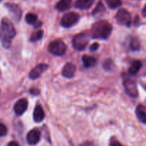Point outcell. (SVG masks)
<instances>
[{
    "label": "cell",
    "instance_id": "1",
    "mask_svg": "<svg viewBox=\"0 0 146 146\" xmlns=\"http://www.w3.org/2000/svg\"><path fill=\"white\" fill-rule=\"evenodd\" d=\"M16 35V30L12 22L7 18L1 20L0 25V39L5 48L11 47V42Z\"/></svg>",
    "mask_w": 146,
    "mask_h": 146
},
{
    "label": "cell",
    "instance_id": "2",
    "mask_svg": "<svg viewBox=\"0 0 146 146\" xmlns=\"http://www.w3.org/2000/svg\"><path fill=\"white\" fill-rule=\"evenodd\" d=\"M112 31V26L105 20L96 22L92 26L91 33L94 38L98 40H106L110 37Z\"/></svg>",
    "mask_w": 146,
    "mask_h": 146
},
{
    "label": "cell",
    "instance_id": "3",
    "mask_svg": "<svg viewBox=\"0 0 146 146\" xmlns=\"http://www.w3.org/2000/svg\"><path fill=\"white\" fill-rule=\"evenodd\" d=\"M66 45L62 40H57L50 43L48 50L49 52L54 55L61 56L66 52Z\"/></svg>",
    "mask_w": 146,
    "mask_h": 146
},
{
    "label": "cell",
    "instance_id": "4",
    "mask_svg": "<svg viewBox=\"0 0 146 146\" xmlns=\"http://www.w3.org/2000/svg\"><path fill=\"white\" fill-rule=\"evenodd\" d=\"M89 39L88 36L86 35L85 34H79L74 36L72 40L73 47L74 49L78 50V51H82L88 45Z\"/></svg>",
    "mask_w": 146,
    "mask_h": 146
},
{
    "label": "cell",
    "instance_id": "5",
    "mask_svg": "<svg viewBox=\"0 0 146 146\" xmlns=\"http://www.w3.org/2000/svg\"><path fill=\"white\" fill-rule=\"evenodd\" d=\"M79 20V15L75 12H69L64 14L61 20V25L62 27L68 28L75 25Z\"/></svg>",
    "mask_w": 146,
    "mask_h": 146
},
{
    "label": "cell",
    "instance_id": "6",
    "mask_svg": "<svg viewBox=\"0 0 146 146\" xmlns=\"http://www.w3.org/2000/svg\"><path fill=\"white\" fill-rule=\"evenodd\" d=\"M115 19H116L118 23H119L121 25L126 26V27H130L131 22H132L131 14L124 9L118 10L115 15Z\"/></svg>",
    "mask_w": 146,
    "mask_h": 146
},
{
    "label": "cell",
    "instance_id": "7",
    "mask_svg": "<svg viewBox=\"0 0 146 146\" xmlns=\"http://www.w3.org/2000/svg\"><path fill=\"white\" fill-rule=\"evenodd\" d=\"M123 85L127 94L132 97H136L138 94L136 83L131 79H125L123 81Z\"/></svg>",
    "mask_w": 146,
    "mask_h": 146
},
{
    "label": "cell",
    "instance_id": "8",
    "mask_svg": "<svg viewBox=\"0 0 146 146\" xmlns=\"http://www.w3.org/2000/svg\"><path fill=\"white\" fill-rule=\"evenodd\" d=\"M41 138V132L38 129H33L30 130L27 136V140L29 144L36 145L39 142Z\"/></svg>",
    "mask_w": 146,
    "mask_h": 146
},
{
    "label": "cell",
    "instance_id": "9",
    "mask_svg": "<svg viewBox=\"0 0 146 146\" xmlns=\"http://www.w3.org/2000/svg\"><path fill=\"white\" fill-rule=\"evenodd\" d=\"M6 7L12 15L14 19L17 21H19L22 15V11L19 7L15 4H6Z\"/></svg>",
    "mask_w": 146,
    "mask_h": 146
},
{
    "label": "cell",
    "instance_id": "10",
    "mask_svg": "<svg viewBox=\"0 0 146 146\" xmlns=\"http://www.w3.org/2000/svg\"><path fill=\"white\" fill-rule=\"evenodd\" d=\"M48 66L46 64H40L36 66L29 72V77L31 80H36L41 75L45 70L48 69Z\"/></svg>",
    "mask_w": 146,
    "mask_h": 146
},
{
    "label": "cell",
    "instance_id": "11",
    "mask_svg": "<svg viewBox=\"0 0 146 146\" xmlns=\"http://www.w3.org/2000/svg\"><path fill=\"white\" fill-rule=\"evenodd\" d=\"M27 107H28V101L26 99H21L14 104V112L17 115H21L27 110Z\"/></svg>",
    "mask_w": 146,
    "mask_h": 146
},
{
    "label": "cell",
    "instance_id": "12",
    "mask_svg": "<svg viewBox=\"0 0 146 146\" xmlns=\"http://www.w3.org/2000/svg\"><path fill=\"white\" fill-rule=\"evenodd\" d=\"M76 72V66L73 63L68 62L64 65L62 70V74L66 78H71Z\"/></svg>",
    "mask_w": 146,
    "mask_h": 146
},
{
    "label": "cell",
    "instance_id": "13",
    "mask_svg": "<svg viewBox=\"0 0 146 146\" xmlns=\"http://www.w3.org/2000/svg\"><path fill=\"white\" fill-rule=\"evenodd\" d=\"M33 117H34V121L36 123H39L44 120V117H45V113L41 105L36 106L34 110V113H33Z\"/></svg>",
    "mask_w": 146,
    "mask_h": 146
},
{
    "label": "cell",
    "instance_id": "14",
    "mask_svg": "<svg viewBox=\"0 0 146 146\" xmlns=\"http://www.w3.org/2000/svg\"><path fill=\"white\" fill-rule=\"evenodd\" d=\"M95 0H76L75 2V7L80 9H88L94 4Z\"/></svg>",
    "mask_w": 146,
    "mask_h": 146
},
{
    "label": "cell",
    "instance_id": "15",
    "mask_svg": "<svg viewBox=\"0 0 146 146\" xmlns=\"http://www.w3.org/2000/svg\"><path fill=\"white\" fill-rule=\"evenodd\" d=\"M72 4V0H60L56 5V8L59 11H64L68 9Z\"/></svg>",
    "mask_w": 146,
    "mask_h": 146
},
{
    "label": "cell",
    "instance_id": "16",
    "mask_svg": "<svg viewBox=\"0 0 146 146\" xmlns=\"http://www.w3.org/2000/svg\"><path fill=\"white\" fill-rule=\"evenodd\" d=\"M135 114L138 119L141 123L146 124V113L144 110L143 106L141 104L138 105L135 110Z\"/></svg>",
    "mask_w": 146,
    "mask_h": 146
},
{
    "label": "cell",
    "instance_id": "17",
    "mask_svg": "<svg viewBox=\"0 0 146 146\" xmlns=\"http://www.w3.org/2000/svg\"><path fill=\"white\" fill-rule=\"evenodd\" d=\"M83 63L84 65L85 66L86 68H89V67H93L95 66L96 64V60L94 57H91V56L88 55H84L83 56Z\"/></svg>",
    "mask_w": 146,
    "mask_h": 146
},
{
    "label": "cell",
    "instance_id": "18",
    "mask_svg": "<svg viewBox=\"0 0 146 146\" xmlns=\"http://www.w3.org/2000/svg\"><path fill=\"white\" fill-rule=\"evenodd\" d=\"M106 11V8L104 7V4H103L101 1H99L97 4L96 7L94 9V10L93 11V15L96 17H101L102 16L103 14L105 13Z\"/></svg>",
    "mask_w": 146,
    "mask_h": 146
},
{
    "label": "cell",
    "instance_id": "19",
    "mask_svg": "<svg viewBox=\"0 0 146 146\" xmlns=\"http://www.w3.org/2000/svg\"><path fill=\"white\" fill-rule=\"evenodd\" d=\"M141 67H142L141 62L139 61V60H135L132 63L128 71H129V73L131 74H135L141 70Z\"/></svg>",
    "mask_w": 146,
    "mask_h": 146
},
{
    "label": "cell",
    "instance_id": "20",
    "mask_svg": "<svg viewBox=\"0 0 146 146\" xmlns=\"http://www.w3.org/2000/svg\"><path fill=\"white\" fill-rule=\"evenodd\" d=\"M25 20L28 24H34L37 21V16L35 14H33V13H29L26 15Z\"/></svg>",
    "mask_w": 146,
    "mask_h": 146
},
{
    "label": "cell",
    "instance_id": "21",
    "mask_svg": "<svg viewBox=\"0 0 146 146\" xmlns=\"http://www.w3.org/2000/svg\"><path fill=\"white\" fill-rule=\"evenodd\" d=\"M107 4L111 9H116L121 5V0H106Z\"/></svg>",
    "mask_w": 146,
    "mask_h": 146
},
{
    "label": "cell",
    "instance_id": "22",
    "mask_svg": "<svg viewBox=\"0 0 146 146\" xmlns=\"http://www.w3.org/2000/svg\"><path fill=\"white\" fill-rule=\"evenodd\" d=\"M43 31L42 30H38V31H36V32H34L31 36V38H30V40L31 42H36L38 41V40H41L43 37Z\"/></svg>",
    "mask_w": 146,
    "mask_h": 146
},
{
    "label": "cell",
    "instance_id": "23",
    "mask_svg": "<svg viewBox=\"0 0 146 146\" xmlns=\"http://www.w3.org/2000/svg\"><path fill=\"white\" fill-rule=\"evenodd\" d=\"M130 47L133 50H138L140 49V43L136 38H133L130 42Z\"/></svg>",
    "mask_w": 146,
    "mask_h": 146
},
{
    "label": "cell",
    "instance_id": "24",
    "mask_svg": "<svg viewBox=\"0 0 146 146\" xmlns=\"http://www.w3.org/2000/svg\"><path fill=\"white\" fill-rule=\"evenodd\" d=\"M7 133V128L3 123H0V137L6 135Z\"/></svg>",
    "mask_w": 146,
    "mask_h": 146
},
{
    "label": "cell",
    "instance_id": "25",
    "mask_svg": "<svg viewBox=\"0 0 146 146\" xmlns=\"http://www.w3.org/2000/svg\"><path fill=\"white\" fill-rule=\"evenodd\" d=\"M104 67L106 70H111L113 67L112 61L110 60H106V61H105V62H104Z\"/></svg>",
    "mask_w": 146,
    "mask_h": 146
},
{
    "label": "cell",
    "instance_id": "26",
    "mask_svg": "<svg viewBox=\"0 0 146 146\" xmlns=\"http://www.w3.org/2000/svg\"><path fill=\"white\" fill-rule=\"evenodd\" d=\"M110 146H122V145L119 143L118 141L115 140H112L110 143Z\"/></svg>",
    "mask_w": 146,
    "mask_h": 146
},
{
    "label": "cell",
    "instance_id": "27",
    "mask_svg": "<svg viewBox=\"0 0 146 146\" xmlns=\"http://www.w3.org/2000/svg\"><path fill=\"white\" fill-rule=\"evenodd\" d=\"M98 47H99V45H98V43H94V44L90 47V50H91V51L92 52L96 51V50L98 49Z\"/></svg>",
    "mask_w": 146,
    "mask_h": 146
},
{
    "label": "cell",
    "instance_id": "28",
    "mask_svg": "<svg viewBox=\"0 0 146 146\" xmlns=\"http://www.w3.org/2000/svg\"><path fill=\"white\" fill-rule=\"evenodd\" d=\"M7 146H19V145L18 143H17V142L12 141V142H10V143L7 145Z\"/></svg>",
    "mask_w": 146,
    "mask_h": 146
},
{
    "label": "cell",
    "instance_id": "29",
    "mask_svg": "<svg viewBox=\"0 0 146 146\" xmlns=\"http://www.w3.org/2000/svg\"><path fill=\"white\" fill-rule=\"evenodd\" d=\"M81 146H94V145L91 143H89V142H87V143H84V144L81 145Z\"/></svg>",
    "mask_w": 146,
    "mask_h": 146
},
{
    "label": "cell",
    "instance_id": "30",
    "mask_svg": "<svg viewBox=\"0 0 146 146\" xmlns=\"http://www.w3.org/2000/svg\"><path fill=\"white\" fill-rule=\"evenodd\" d=\"M143 14L144 17H146V5L145 6V7L143 8Z\"/></svg>",
    "mask_w": 146,
    "mask_h": 146
},
{
    "label": "cell",
    "instance_id": "31",
    "mask_svg": "<svg viewBox=\"0 0 146 146\" xmlns=\"http://www.w3.org/2000/svg\"><path fill=\"white\" fill-rule=\"evenodd\" d=\"M0 1H1V0H0Z\"/></svg>",
    "mask_w": 146,
    "mask_h": 146
}]
</instances>
